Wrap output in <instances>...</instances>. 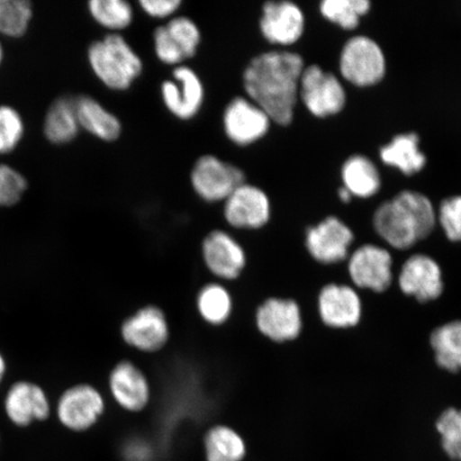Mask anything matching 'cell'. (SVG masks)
Returning a JSON list of instances; mask_svg holds the SVG:
<instances>
[{"instance_id": "cell-4", "label": "cell", "mask_w": 461, "mask_h": 461, "mask_svg": "<svg viewBox=\"0 0 461 461\" xmlns=\"http://www.w3.org/2000/svg\"><path fill=\"white\" fill-rule=\"evenodd\" d=\"M339 71L345 82L356 88H372L387 77V56L376 40L366 34H357L343 45Z\"/></svg>"}, {"instance_id": "cell-36", "label": "cell", "mask_w": 461, "mask_h": 461, "mask_svg": "<svg viewBox=\"0 0 461 461\" xmlns=\"http://www.w3.org/2000/svg\"><path fill=\"white\" fill-rule=\"evenodd\" d=\"M154 48L158 59L166 65H180L183 60H185V57L173 41L166 25L155 29Z\"/></svg>"}, {"instance_id": "cell-1", "label": "cell", "mask_w": 461, "mask_h": 461, "mask_svg": "<svg viewBox=\"0 0 461 461\" xmlns=\"http://www.w3.org/2000/svg\"><path fill=\"white\" fill-rule=\"evenodd\" d=\"M304 68L303 56L295 51L269 50L253 58L245 68L248 96L276 125H290L295 118Z\"/></svg>"}, {"instance_id": "cell-16", "label": "cell", "mask_w": 461, "mask_h": 461, "mask_svg": "<svg viewBox=\"0 0 461 461\" xmlns=\"http://www.w3.org/2000/svg\"><path fill=\"white\" fill-rule=\"evenodd\" d=\"M348 272L357 286L384 292L392 282L390 252L376 245H363L351 255Z\"/></svg>"}, {"instance_id": "cell-31", "label": "cell", "mask_w": 461, "mask_h": 461, "mask_svg": "<svg viewBox=\"0 0 461 461\" xmlns=\"http://www.w3.org/2000/svg\"><path fill=\"white\" fill-rule=\"evenodd\" d=\"M173 41L181 50L185 59L197 54L201 42L200 29L193 20L187 16H176L166 24Z\"/></svg>"}, {"instance_id": "cell-11", "label": "cell", "mask_w": 461, "mask_h": 461, "mask_svg": "<svg viewBox=\"0 0 461 461\" xmlns=\"http://www.w3.org/2000/svg\"><path fill=\"white\" fill-rule=\"evenodd\" d=\"M223 212L230 227L258 230L268 223L272 204L263 189L245 182L224 201Z\"/></svg>"}, {"instance_id": "cell-30", "label": "cell", "mask_w": 461, "mask_h": 461, "mask_svg": "<svg viewBox=\"0 0 461 461\" xmlns=\"http://www.w3.org/2000/svg\"><path fill=\"white\" fill-rule=\"evenodd\" d=\"M32 16V4L26 0H0V33L21 37Z\"/></svg>"}, {"instance_id": "cell-15", "label": "cell", "mask_w": 461, "mask_h": 461, "mask_svg": "<svg viewBox=\"0 0 461 461\" xmlns=\"http://www.w3.org/2000/svg\"><path fill=\"white\" fill-rule=\"evenodd\" d=\"M173 78L175 80H166L161 85L165 105L178 119H192L203 104V84L198 74L186 66L176 67Z\"/></svg>"}, {"instance_id": "cell-21", "label": "cell", "mask_w": 461, "mask_h": 461, "mask_svg": "<svg viewBox=\"0 0 461 461\" xmlns=\"http://www.w3.org/2000/svg\"><path fill=\"white\" fill-rule=\"evenodd\" d=\"M379 158L385 166L411 177L428 165V155L420 149V137L417 132H400L379 148Z\"/></svg>"}, {"instance_id": "cell-14", "label": "cell", "mask_w": 461, "mask_h": 461, "mask_svg": "<svg viewBox=\"0 0 461 461\" xmlns=\"http://www.w3.org/2000/svg\"><path fill=\"white\" fill-rule=\"evenodd\" d=\"M258 330L270 341H293L302 332L301 308L292 299L268 298L257 310Z\"/></svg>"}, {"instance_id": "cell-9", "label": "cell", "mask_w": 461, "mask_h": 461, "mask_svg": "<svg viewBox=\"0 0 461 461\" xmlns=\"http://www.w3.org/2000/svg\"><path fill=\"white\" fill-rule=\"evenodd\" d=\"M272 120L263 109L250 99L235 97L223 113V129L229 140L245 147L267 135Z\"/></svg>"}, {"instance_id": "cell-32", "label": "cell", "mask_w": 461, "mask_h": 461, "mask_svg": "<svg viewBox=\"0 0 461 461\" xmlns=\"http://www.w3.org/2000/svg\"><path fill=\"white\" fill-rule=\"evenodd\" d=\"M437 429L449 457L461 461V411L449 408L438 420Z\"/></svg>"}, {"instance_id": "cell-39", "label": "cell", "mask_w": 461, "mask_h": 461, "mask_svg": "<svg viewBox=\"0 0 461 461\" xmlns=\"http://www.w3.org/2000/svg\"><path fill=\"white\" fill-rule=\"evenodd\" d=\"M5 371H7V365L2 354H0V384H2L5 377Z\"/></svg>"}, {"instance_id": "cell-12", "label": "cell", "mask_w": 461, "mask_h": 461, "mask_svg": "<svg viewBox=\"0 0 461 461\" xmlns=\"http://www.w3.org/2000/svg\"><path fill=\"white\" fill-rule=\"evenodd\" d=\"M202 257L210 273L221 280H238L247 267L243 246L221 230H212L203 240Z\"/></svg>"}, {"instance_id": "cell-28", "label": "cell", "mask_w": 461, "mask_h": 461, "mask_svg": "<svg viewBox=\"0 0 461 461\" xmlns=\"http://www.w3.org/2000/svg\"><path fill=\"white\" fill-rule=\"evenodd\" d=\"M320 14L325 20L346 32H353L361 24L362 17L371 13L370 0H322Z\"/></svg>"}, {"instance_id": "cell-38", "label": "cell", "mask_w": 461, "mask_h": 461, "mask_svg": "<svg viewBox=\"0 0 461 461\" xmlns=\"http://www.w3.org/2000/svg\"><path fill=\"white\" fill-rule=\"evenodd\" d=\"M337 197L344 204H349L353 202V194L349 193L348 189H346L343 185L339 186L337 190Z\"/></svg>"}, {"instance_id": "cell-25", "label": "cell", "mask_w": 461, "mask_h": 461, "mask_svg": "<svg viewBox=\"0 0 461 461\" xmlns=\"http://www.w3.org/2000/svg\"><path fill=\"white\" fill-rule=\"evenodd\" d=\"M206 461H243L246 443L238 431L226 425H217L204 438Z\"/></svg>"}, {"instance_id": "cell-23", "label": "cell", "mask_w": 461, "mask_h": 461, "mask_svg": "<svg viewBox=\"0 0 461 461\" xmlns=\"http://www.w3.org/2000/svg\"><path fill=\"white\" fill-rule=\"evenodd\" d=\"M74 101L80 128L102 140H118L122 125L113 113L90 96L82 95Z\"/></svg>"}, {"instance_id": "cell-18", "label": "cell", "mask_w": 461, "mask_h": 461, "mask_svg": "<svg viewBox=\"0 0 461 461\" xmlns=\"http://www.w3.org/2000/svg\"><path fill=\"white\" fill-rule=\"evenodd\" d=\"M399 285L402 293L420 303L436 301L445 287L439 264L425 255H414L403 263Z\"/></svg>"}, {"instance_id": "cell-20", "label": "cell", "mask_w": 461, "mask_h": 461, "mask_svg": "<svg viewBox=\"0 0 461 461\" xmlns=\"http://www.w3.org/2000/svg\"><path fill=\"white\" fill-rule=\"evenodd\" d=\"M321 319L332 328L354 327L360 321L362 304L358 294L348 285H328L320 293Z\"/></svg>"}, {"instance_id": "cell-24", "label": "cell", "mask_w": 461, "mask_h": 461, "mask_svg": "<svg viewBox=\"0 0 461 461\" xmlns=\"http://www.w3.org/2000/svg\"><path fill=\"white\" fill-rule=\"evenodd\" d=\"M79 129L74 99L61 97L54 102L45 117L44 132L48 140L57 144L70 142Z\"/></svg>"}, {"instance_id": "cell-29", "label": "cell", "mask_w": 461, "mask_h": 461, "mask_svg": "<svg viewBox=\"0 0 461 461\" xmlns=\"http://www.w3.org/2000/svg\"><path fill=\"white\" fill-rule=\"evenodd\" d=\"M88 5L92 17L111 31L129 27L134 17L131 4L125 0H91Z\"/></svg>"}, {"instance_id": "cell-37", "label": "cell", "mask_w": 461, "mask_h": 461, "mask_svg": "<svg viewBox=\"0 0 461 461\" xmlns=\"http://www.w3.org/2000/svg\"><path fill=\"white\" fill-rule=\"evenodd\" d=\"M144 13L149 16L165 19L171 16L182 5L181 0H140Z\"/></svg>"}, {"instance_id": "cell-3", "label": "cell", "mask_w": 461, "mask_h": 461, "mask_svg": "<svg viewBox=\"0 0 461 461\" xmlns=\"http://www.w3.org/2000/svg\"><path fill=\"white\" fill-rule=\"evenodd\" d=\"M88 59L96 77L113 90L129 89L143 70L141 58L118 33L92 43Z\"/></svg>"}, {"instance_id": "cell-22", "label": "cell", "mask_w": 461, "mask_h": 461, "mask_svg": "<svg viewBox=\"0 0 461 461\" xmlns=\"http://www.w3.org/2000/svg\"><path fill=\"white\" fill-rule=\"evenodd\" d=\"M342 185L354 198L370 199L378 194L383 186L382 176L376 164L363 154H353L343 161Z\"/></svg>"}, {"instance_id": "cell-34", "label": "cell", "mask_w": 461, "mask_h": 461, "mask_svg": "<svg viewBox=\"0 0 461 461\" xmlns=\"http://www.w3.org/2000/svg\"><path fill=\"white\" fill-rule=\"evenodd\" d=\"M24 132L20 114L8 106H0V153H9L19 144Z\"/></svg>"}, {"instance_id": "cell-27", "label": "cell", "mask_w": 461, "mask_h": 461, "mask_svg": "<svg viewBox=\"0 0 461 461\" xmlns=\"http://www.w3.org/2000/svg\"><path fill=\"white\" fill-rule=\"evenodd\" d=\"M195 305L206 324L222 326L232 315L233 299L228 288L222 285L209 284L199 291Z\"/></svg>"}, {"instance_id": "cell-40", "label": "cell", "mask_w": 461, "mask_h": 461, "mask_svg": "<svg viewBox=\"0 0 461 461\" xmlns=\"http://www.w3.org/2000/svg\"><path fill=\"white\" fill-rule=\"evenodd\" d=\"M2 60H3V49H2V44H0V63H2Z\"/></svg>"}, {"instance_id": "cell-6", "label": "cell", "mask_w": 461, "mask_h": 461, "mask_svg": "<svg viewBox=\"0 0 461 461\" xmlns=\"http://www.w3.org/2000/svg\"><path fill=\"white\" fill-rule=\"evenodd\" d=\"M194 190L207 202L226 201L236 188L246 182L243 170L214 155H204L190 175Z\"/></svg>"}, {"instance_id": "cell-8", "label": "cell", "mask_w": 461, "mask_h": 461, "mask_svg": "<svg viewBox=\"0 0 461 461\" xmlns=\"http://www.w3.org/2000/svg\"><path fill=\"white\" fill-rule=\"evenodd\" d=\"M105 411V400L101 392L88 384H75L67 389L57 403L60 423L73 431L88 430Z\"/></svg>"}, {"instance_id": "cell-35", "label": "cell", "mask_w": 461, "mask_h": 461, "mask_svg": "<svg viewBox=\"0 0 461 461\" xmlns=\"http://www.w3.org/2000/svg\"><path fill=\"white\" fill-rule=\"evenodd\" d=\"M27 188L25 177L9 166L0 165V206H13Z\"/></svg>"}, {"instance_id": "cell-13", "label": "cell", "mask_w": 461, "mask_h": 461, "mask_svg": "<svg viewBox=\"0 0 461 461\" xmlns=\"http://www.w3.org/2000/svg\"><path fill=\"white\" fill-rule=\"evenodd\" d=\"M259 29L270 44H295L303 38L305 31L303 11L297 4L288 0L265 3Z\"/></svg>"}, {"instance_id": "cell-7", "label": "cell", "mask_w": 461, "mask_h": 461, "mask_svg": "<svg viewBox=\"0 0 461 461\" xmlns=\"http://www.w3.org/2000/svg\"><path fill=\"white\" fill-rule=\"evenodd\" d=\"M121 338L130 348L154 354L169 342L170 327L163 310L149 304L136 311L121 325Z\"/></svg>"}, {"instance_id": "cell-26", "label": "cell", "mask_w": 461, "mask_h": 461, "mask_svg": "<svg viewBox=\"0 0 461 461\" xmlns=\"http://www.w3.org/2000/svg\"><path fill=\"white\" fill-rule=\"evenodd\" d=\"M430 345L438 366L451 373L461 371V321L438 327L431 333Z\"/></svg>"}, {"instance_id": "cell-19", "label": "cell", "mask_w": 461, "mask_h": 461, "mask_svg": "<svg viewBox=\"0 0 461 461\" xmlns=\"http://www.w3.org/2000/svg\"><path fill=\"white\" fill-rule=\"evenodd\" d=\"M5 411L14 425L26 428L36 420L42 422L48 420L50 403L40 385L31 382H19L5 395Z\"/></svg>"}, {"instance_id": "cell-33", "label": "cell", "mask_w": 461, "mask_h": 461, "mask_svg": "<svg viewBox=\"0 0 461 461\" xmlns=\"http://www.w3.org/2000/svg\"><path fill=\"white\" fill-rule=\"evenodd\" d=\"M437 221L449 241L461 243V194L449 195L441 201Z\"/></svg>"}, {"instance_id": "cell-5", "label": "cell", "mask_w": 461, "mask_h": 461, "mask_svg": "<svg viewBox=\"0 0 461 461\" xmlns=\"http://www.w3.org/2000/svg\"><path fill=\"white\" fill-rule=\"evenodd\" d=\"M299 100L311 115L325 120L344 112L348 92L336 74L314 63L304 68L299 84Z\"/></svg>"}, {"instance_id": "cell-10", "label": "cell", "mask_w": 461, "mask_h": 461, "mask_svg": "<svg viewBox=\"0 0 461 461\" xmlns=\"http://www.w3.org/2000/svg\"><path fill=\"white\" fill-rule=\"evenodd\" d=\"M354 241L353 230L341 219L328 216L305 232V247L315 261L336 264L348 256Z\"/></svg>"}, {"instance_id": "cell-17", "label": "cell", "mask_w": 461, "mask_h": 461, "mask_svg": "<svg viewBox=\"0 0 461 461\" xmlns=\"http://www.w3.org/2000/svg\"><path fill=\"white\" fill-rule=\"evenodd\" d=\"M108 387L118 405L130 412H140L151 400V388L144 373L134 363L122 360L113 367Z\"/></svg>"}, {"instance_id": "cell-2", "label": "cell", "mask_w": 461, "mask_h": 461, "mask_svg": "<svg viewBox=\"0 0 461 461\" xmlns=\"http://www.w3.org/2000/svg\"><path fill=\"white\" fill-rule=\"evenodd\" d=\"M437 211L428 194L405 189L383 202L373 216L380 239L397 250H407L428 239L437 224Z\"/></svg>"}]
</instances>
